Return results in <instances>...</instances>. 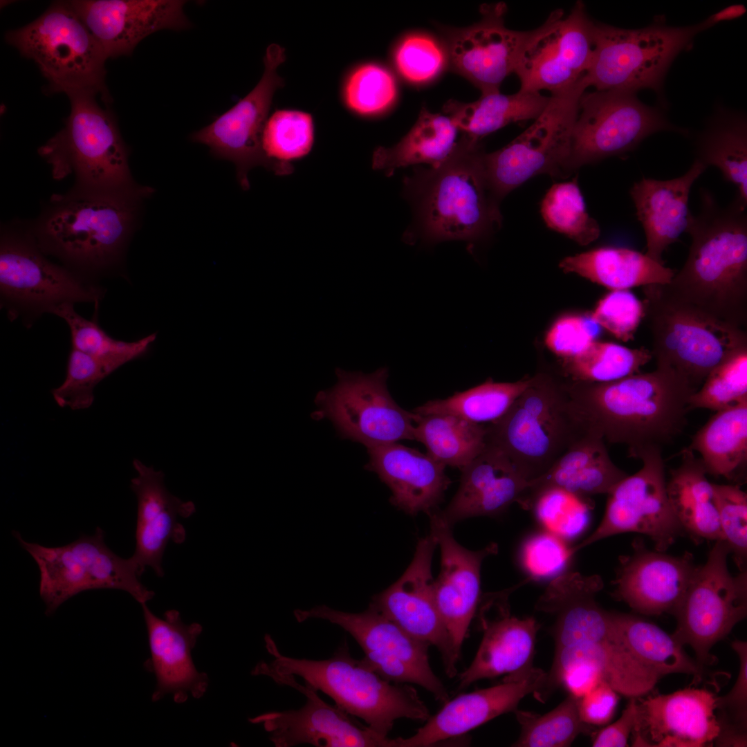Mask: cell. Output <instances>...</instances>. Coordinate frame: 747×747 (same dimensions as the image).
Masks as SVG:
<instances>
[{
  "instance_id": "obj_1",
  "label": "cell",
  "mask_w": 747,
  "mask_h": 747,
  "mask_svg": "<svg viewBox=\"0 0 747 747\" xmlns=\"http://www.w3.org/2000/svg\"><path fill=\"white\" fill-rule=\"evenodd\" d=\"M700 209L688 216L687 259L665 290L733 326H747V205L737 196L721 206L700 190Z\"/></svg>"
},
{
  "instance_id": "obj_2",
  "label": "cell",
  "mask_w": 747,
  "mask_h": 747,
  "mask_svg": "<svg viewBox=\"0 0 747 747\" xmlns=\"http://www.w3.org/2000/svg\"><path fill=\"white\" fill-rule=\"evenodd\" d=\"M566 387L590 428L611 443L625 445L636 459L683 432L690 398L697 391L681 376L659 367L611 382Z\"/></svg>"
},
{
  "instance_id": "obj_3",
  "label": "cell",
  "mask_w": 747,
  "mask_h": 747,
  "mask_svg": "<svg viewBox=\"0 0 747 747\" xmlns=\"http://www.w3.org/2000/svg\"><path fill=\"white\" fill-rule=\"evenodd\" d=\"M480 140L463 135L436 167L418 168L405 180L418 231L427 242L473 243L501 223L499 201L489 184Z\"/></svg>"
},
{
  "instance_id": "obj_4",
  "label": "cell",
  "mask_w": 747,
  "mask_h": 747,
  "mask_svg": "<svg viewBox=\"0 0 747 747\" xmlns=\"http://www.w3.org/2000/svg\"><path fill=\"white\" fill-rule=\"evenodd\" d=\"M265 642L274 658L270 663H259L252 671L253 675L272 679L298 676L305 685L331 697L336 706L362 719L381 736L388 737L398 719L426 721L430 717L428 708L414 687L385 680L362 658L351 657L346 640L331 658L321 661L284 656L269 635H266Z\"/></svg>"
},
{
  "instance_id": "obj_5",
  "label": "cell",
  "mask_w": 747,
  "mask_h": 747,
  "mask_svg": "<svg viewBox=\"0 0 747 747\" xmlns=\"http://www.w3.org/2000/svg\"><path fill=\"white\" fill-rule=\"evenodd\" d=\"M591 430L566 383L539 373L507 412L486 425V443L501 450L529 481Z\"/></svg>"
},
{
  "instance_id": "obj_6",
  "label": "cell",
  "mask_w": 747,
  "mask_h": 747,
  "mask_svg": "<svg viewBox=\"0 0 747 747\" xmlns=\"http://www.w3.org/2000/svg\"><path fill=\"white\" fill-rule=\"evenodd\" d=\"M643 291L656 367L674 371L697 391L716 367L747 348L745 329L674 298L662 284L643 286Z\"/></svg>"
},
{
  "instance_id": "obj_7",
  "label": "cell",
  "mask_w": 747,
  "mask_h": 747,
  "mask_svg": "<svg viewBox=\"0 0 747 747\" xmlns=\"http://www.w3.org/2000/svg\"><path fill=\"white\" fill-rule=\"evenodd\" d=\"M595 595L569 598L554 612L555 655L544 689L567 665L582 662L594 665L602 680L628 698L645 696L661 677L631 652L611 611L602 609Z\"/></svg>"
},
{
  "instance_id": "obj_8",
  "label": "cell",
  "mask_w": 747,
  "mask_h": 747,
  "mask_svg": "<svg viewBox=\"0 0 747 747\" xmlns=\"http://www.w3.org/2000/svg\"><path fill=\"white\" fill-rule=\"evenodd\" d=\"M71 112L63 129L39 149L61 179L74 174L80 190L126 192L139 188L132 179L129 151L111 111L90 92L66 95Z\"/></svg>"
},
{
  "instance_id": "obj_9",
  "label": "cell",
  "mask_w": 747,
  "mask_h": 747,
  "mask_svg": "<svg viewBox=\"0 0 747 747\" xmlns=\"http://www.w3.org/2000/svg\"><path fill=\"white\" fill-rule=\"evenodd\" d=\"M5 39L34 61L48 81L50 92H90L109 102L107 58L68 1L53 2L30 24L8 31Z\"/></svg>"
},
{
  "instance_id": "obj_10",
  "label": "cell",
  "mask_w": 747,
  "mask_h": 747,
  "mask_svg": "<svg viewBox=\"0 0 747 747\" xmlns=\"http://www.w3.org/2000/svg\"><path fill=\"white\" fill-rule=\"evenodd\" d=\"M712 26L706 20L672 27L663 19L640 29H624L596 23V47L582 79L587 89L659 93L676 57L692 46L696 35Z\"/></svg>"
},
{
  "instance_id": "obj_11",
  "label": "cell",
  "mask_w": 747,
  "mask_h": 747,
  "mask_svg": "<svg viewBox=\"0 0 747 747\" xmlns=\"http://www.w3.org/2000/svg\"><path fill=\"white\" fill-rule=\"evenodd\" d=\"M13 535L37 564L39 595L46 615L53 614L73 596L89 590H122L140 605L154 596V592L140 580L141 575L132 558L115 553L107 545L105 533L99 526L93 535L82 534L59 546L28 542L17 531Z\"/></svg>"
},
{
  "instance_id": "obj_12",
  "label": "cell",
  "mask_w": 747,
  "mask_h": 747,
  "mask_svg": "<svg viewBox=\"0 0 747 747\" xmlns=\"http://www.w3.org/2000/svg\"><path fill=\"white\" fill-rule=\"evenodd\" d=\"M80 190L57 199L43 225L49 244L75 261L102 266L120 255L135 224L138 204L152 192Z\"/></svg>"
},
{
  "instance_id": "obj_13",
  "label": "cell",
  "mask_w": 747,
  "mask_h": 747,
  "mask_svg": "<svg viewBox=\"0 0 747 747\" xmlns=\"http://www.w3.org/2000/svg\"><path fill=\"white\" fill-rule=\"evenodd\" d=\"M586 90L581 80L571 89L551 95L527 129L505 147L485 153L486 174L498 200L535 176H565L579 100Z\"/></svg>"
},
{
  "instance_id": "obj_14",
  "label": "cell",
  "mask_w": 747,
  "mask_h": 747,
  "mask_svg": "<svg viewBox=\"0 0 747 747\" xmlns=\"http://www.w3.org/2000/svg\"><path fill=\"white\" fill-rule=\"evenodd\" d=\"M662 131L688 133L659 109L640 102L636 93L585 91L579 100L565 176L583 165L632 151L646 138Z\"/></svg>"
},
{
  "instance_id": "obj_15",
  "label": "cell",
  "mask_w": 747,
  "mask_h": 747,
  "mask_svg": "<svg viewBox=\"0 0 747 747\" xmlns=\"http://www.w3.org/2000/svg\"><path fill=\"white\" fill-rule=\"evenodd\" d=\"M730 553L726 541H715L674 614L677 625L672 635L681 645H690L704 667L716 662L712 647L747 614V571L731 575Z\"/></svg>"
},
{
  "instance_id": "obj_16",
  "label": "cell",
  "mask_w": 747,
  "mask_h": 747,
  "mask_svg": "<svg viewBox=\"0 0 747 747\" xmlns=\"http://www.w3.org/2000/svg\"><path fill=\"white\" fill-rule=\"evenodd\" d=\"M335 374V384L315 396L314 419H329L340 437L366 448L414 440V414L390 395L387 367L371 374L338 367Z\"/></svg>"
},
{
  "instance_id": "obj_17",
  "label": "cell",
  "mask_w": 747,
  "mask_h": 747,
  "mask_svg": "<svg viewBox=\"0 0 747 747\" xmlns=\"http://www.w3.org/2000/svg\"><path fill=\"white\" fill-rule=\"evenodd\" d=\"M299 622L311 618L326 620L349 633L362 647L365 662L382 678L396 683L416 684L445 703L448 692L430 664V644L403 629L371 604L360 613H349L326 605L293 612Z\"/></svg>"
},
{
  "instance_id": "obj_18",
  "label": "cell",
  "mask_w": 747,
  "mask_h": 747,
  "mask_svg": "<svg viewBox=\"0 0 747 747\" xmlns=\"http://www.w3.org/2000/svg\"><path fill=\"white\" fill-rule=\"evenodd\" d=\"M596 30L582 1L568 14L553 11L542 25L529 30L522 48L514 73L519 90L553 95L578 84L593 55Z\"/></svg>"
},
{
  "instance_id": "obj_19",
  "label": "cell",
  "mask_w": 747,
  "mask_h": 747,
  "mask_svg": "<svg viewBox=\"0 0 747 747\" xmlns=\"http://www.w3.org/2000/svg\"><path fill=\"white\" fill-rule=\"evenodd\" d=\"M286 59L279 45L268 46L264 57V70L255 88L243 98L210 124L191 136L193 142L208 146L211 154L219 159L232 162L241 187H250L249 171L263 166L279 176L293 172L290 163L276 164L269 160L262 150L261 136L275 92L284 81L277 68Z\"/></svg>"
},
{
  "instance_id": "obj_20",
  "label": "cell",
  "mask_w": 747,
  "mask_h": 747,
  "mask_svg": "<svg viewBox=\"0 0 747 747\" xmlns=\"http://www.w3.org/2000/svg\"><path fill=\"white\" fill-rule=\"evenodd\" d=\"M638 459L641 468L619 481L607 494L603 518L578 545L573 555L591 544L624 533L648 536L656 551L665 552L684 532L672 509L667 492L662 449L649 448Z\"/></svg>"
},
{
  "instance_id": "obj_21",
  "label": "cell",
  "mask_w": 747,
  "mask_h": 747,
  "mask_svg": "<svg viewBox=\"0 0 747 747\" xmlns=\"http://www.w3.org/2000/svg\"><path fill=\"white\" fill-rule=\"evenodd\" d=\"M506 6L483 4L480 20L463 28L441 27L447 64L481 92L499 91L502 82L515 73L529 30L505 25Z\"/></svg>"
},
{
  "instance_id": "obj_22",
  "label": "cell",
  "mask_w": 747,
  "mask_h": 747,
  "mask_svg": "<svg viewBox=\"0 0 747 747\" xmlns=\"http://www.w3.org/2000/svg\"><path fill=\"white\" fill-rule=\"evenodd\" d=\"M522 581L509 589L481 597L477 608L482 639L471 664L459 675L457 691L473 683L506 674L503 681L519 680L535 670L533 665L540 625L533 617L511 615L508 598Z\"/></svg>"
},
{
  "instance_id": "obj_23",
  "label": "cell",
  "mask_w": 747,
  "mask_h": 747,
  "mask_svg": "<svg viewBox=\"0 0 747 747\" xmlns=\"http://www.w3.org/2000/svg\"><path fill=\"white\" fill-rule=\"evenodd\" d=\"M273 680L306 697L305 705L298 710L268 712L248 719L251 723L263 726L276 747L305 744L318 747H396L395 738L378 735L339 706L328 704L317 690L298 683L295 676Z\"/></svg>"
},
{
  "instance_id": "obj_24",
  "label": "cell",
  "mask_w": 747,
  "mask_h": 747,
  "mask_svg": "<svg viewBox=\"0 0 747 747\" xmlns=\"http://www.w3.org/2000/svg\"><path fill=\"white\" fill-rule=\"evenodd\" d=\"M437 543L432 534L419 539L410 564L394 584L372 598L371 604L412 636L436 647L445 674L456 675L452 643L439 611L432 574Z\"/></svg>"
},
{
  "instance_id": "obj_25",
  "label": "cell",
  "mask_w": 747,
  "mask_h": 747,
  "mask_svg": "<svg viewBox=\"0 0 747 747\" xmlns=\"http://www.w3.org/2000/svg\"><path fill=\"white\" fill-rule=\"evenodd\" d=\"M717 696L706 688H687L667 694L636 698L633 746L701 747L719 732Z\"/></svg>"
},
{
  "instance_id": "obj_26",
  "label": "cell",
  "mask_w": 747,
  "mask_h": 747,
  "mask_svg": "<svg viewBox=\"0 0 747 747\" xmlns=\"http://www.w3.org/2000/svg\"><path fill=\"white\" fill-rule=\"evenodd\" d=\"M68 1L107 59L130 55L142 39L155 32L182 30L192 26L182 0Z\"/></svg>"
},
{
  "instance_id": "obj_27",
  "label": "cell",
  "mask_w": 747,
  "mask_h": 747,
  "mask_svg": "<svg viewBox=\"0 0 747 747\" xmlns=\"http://www.w3.org/2000/svg\"><path fill=\"white\" fill-rule=\"evenodd\" d=\"M430 533L441 550V571L434 589L437 607L450 636L456 658L481 599L480 570L483 560L497 553L498 546L491 543L484 548L471 551L454 539L451 526L434 510L429 514Z\"/></svg>"
},
{
  "instance_id": "obj_28",
  "label": "cell",
  "mask_w": 747,
  "mask_h": 747,
  "mask_svg": "<svg viewBox=\"0 0 747 747\" xmlns=\"http://www.w3.org/2000/svg\"><path fill=\"white\" fill-rule=\"evenodd\" d=\"M632 548L631 554L620 557L613 596L643 615H674L698 567L693 555L652 551L639 538Z\"/></svg>"
},
{
  "instance_id": "obj_29",
  "label": "cell",
  "mask_w": 747,
  "mask_h": 747,
  "mask_svg": "<svg viewBox=\"0 0 747 747\" xmlns=\"http://www.w3.org/2000/svg\"><path fill=\"white\" fill-rule=\"evenodd\" d=\"M137 472L131 481L136 496L138 509L135 531V550L131 557L139 573L150 567L158 577L164 575L162 562L169 542L183 543L186 531L180 518L191 516L196 510L192 501H183L165 487L160 470L134 459Z\"/></svg>"
},
{
  "instance_id": "obj_30",
  "label": "cell",
  "mask_w": 747,
  "mask_h": 747,
  "mask_svg": "<svg viewBox=\"0 0 747 747\" xmlns=\"http://www.w3.org/2000/svg\"><path fill=\"white\" fill-rule=\"evenodd\" d=\"M140 605L150 650L147 667L156 679L152 700L159 701L167 694H172L178 703L187 701L190 694L201 698L207 691L209 679L196 669L192 652L202 626L185 623L177 610H168L161 618L147 603Z\"/></svg>"
},
{
  "instance_id": "obj_31",
  "label": "cell",
  "mask_w": 747,
  "mask_h": 747,
  "mask_svg": "<svg viewBox=\"0 0 747 747\" xmlns=\"http://www.w3.org/2000/svg\"><path fill=\"white\" fill-rule=\"evenodd\" d=\"M546 675L536 668L521 679L503 681L499 685L459 694L445 702L414 735L395 738L396 747L433 746L460 737L501 714L514 712L526 696L538 697Z\"/></svg>"
},
{
  "instance_id": "obj_32",
  "label": "cell",
  "mask_w": 747,
  "mask_h": 747,
  "mask_svg": "<svg viewBox=\"0 0 747 747\" xmlns=\"http://www.w3.org/2000/svg\"><path fill=\"white\" fill-rule=\"evenodd\" d=\"M0 288L8 298L47 311L64 302L97 301L100 295L30 245L10 239L1 244Z\"/></svg>"
},
{
  "instance_id": "obj_33",
  "label": "cell",
  "mask_w": 747,
  "mask_h": 747,
  "mask_svg": "<svg viewBox=\"0 0 747 747\" xmlns=\"http://www.w3.org/2000/svg\"><path fill=\"white\" fill-rule=\"evenodd\" d=\"M365 468L377 474L390 489L392 505L410 515L429 514L443 499L451 481L445 465L398 442L367 448Z\"/></svg>"
},
{
  "instance_id": "obj_34",
  "label": "cell",
  "mask_w": 747,
  "mask_h": 747,
  "mask_svg": "<svg viewBox=\"0 0 747 747\" xmlns=\"http://www.w3.org/2000/svg\"><path fill=\"white\" fill-rule=\"evenodd\" d=\"M461 471L456 493L443 510H436L451 527L469 517L503 512L517 503L528 482L501 450L487 443Z\"/></svg>"
},
{
  "instance_id": "obj_35",
  "label": "cell",
  "mask_w": 747,
  "mask_h": 747,
  "mask_svg": "<svg viewBox=\"0 0 747 747\" xmlns=\"http://www.w3.org/2000/svg\"><path fill=\"white\" fill-rule=\"evenodd\" d=\"M707 167L694 160L683 175L668 180L643 177L629 194L646 239L645 255L664 264L663 254L685 232L691 188Z\"/></svg>"
},
{
  "instance_id": "obj_36",
  "label": "cell",
  "mask_w": 747,
  "mask_h": 747,
  "mask_svg": "<svg viewBox=\"0 0 747 747\" xmlns=\"http://www.w3.org/2000/svg\"><path fill=\"white\" fill-rule=\"evenodd\" d=\"M627 474L609 457L603 437L590 430L571 445L541 476L527 482L517 503L530 510L537 495L549 488H560L589 498L608 494Z\"/></svg>"
},
{
  "instance_id": "obj_37",
  "label": "cell",
  "mask_w": 747,
  "mask_h": 747,
  "mask_svg": "<svg viewBox=\"0 0 747 747\" xmlns=\"http://www.w3.org/2000/svg\"><path fill=\"white\" fill-rule=\"evenodd\" d=\"M680 465L670 470L667 482L669 501L683 531L696 540H723L712 483L701 458L688 447L681 450Z\"/></svg>"
},
{
  "instance_id": "obj_38",
  "label": "cell",
  "mask_w": 747,
  "mask_h": 747,
  "mask_svg": "<svg viewBox=\"0 0 747 747\" xmlns=\"http://www.w3.org/2000/svg\"><path fill=\"white\" fill-rule=\"evenodd\" d=\"M560 267L611 290L669 284L675 271L626 248L600 247L562 259Z\"/></svg>"
},
{
  "instance_id": "obj_39",
  "label": "cell",
  "mask_w": 747,
  "mask_h": 747,
  "mask_svg": "<svg viewBox=\"0 0 747 747\" xmlns=\"http://www.w3.org/2000/svg\"><path fill=\"white\" fill-rule=\"evenodd\" d=\"M458 131L448 116L433 113L423 107L414 126L398 143L374 151L372 167L389 176L396 169L412 165L436 167L454 149Z\"/></svg>"
},
{
  "instance_id": "obj_40",
  "label": "cell",
  "mask_w": 747,
  "mask_h": 747,
  "mask_svg": "<svg viewBox=\"0 0 747 747\" xmlns=\"http://www.w3.org/2000/svg\"><path fill=\"white\" fill-rule=\"evenodd\" d=\"M548 100L549 97L541 93L519 90L505 95L498 91L481 94L472 102L449 100L443 111L463 135L481 140L510 123L535 119Z\"/></svg>"
},
{
  "instance_id": "obj_41",
  "label": "cell",
  "mask_w": 747,
  "mask_h": 747,
  "mask_svg": "<svg viewBox=\"0 0 747 747\" xmlns=\"http://www.w3.org/2000/svg\"><path fill=\"white\" fill-rule=\"evenodd\" d=\"M688 448L701 454L707 474L733 479L747 461V401L716 412Z\"/></svg>"
},
{
  "instance_id": "obj_42",
  "label": "cell",
  "mask_w": 747,
  "mask_h": 747,
  "mask_svg": "<svg viewBox=\"0 0 747 747\" xmlns=\"http://www.w3.org/2000/svg\"><path fill=\"white\" fill-rule=\"evenodd\" d=\"M694 160L707 168H718L747 205V124L743 115L721 111L710 120L697 136Z\"/></svg>"
},
{
  "instance_id": "obj_43",
  "label": "cell",
  "mask_w": 747,
  "mask_h": 747,
  "mask_svg": "<svg viewBox=\"0 0 747 747\" xmlns=\"http://www.w3.org/2000/svg\"><path fill=\"white\" fill-rule=\"evenodd\" d=\"M611 612L633 655L661 678L682 673L692 675L694 681L701 682L706 677L705 667L690 658L672 634L637 616Z\"/></svg>"
},
{
  "instance_id": "obj_44",
  "label": "cell",
  "mask_w": 747,
  "mask_h": 747,
  "mask_svg": "<svg viewBox=\"0 0 747 747\" xmlns=\"http://www.w3.org/2000/svg\"><path fill=\"white\" fill-rule=\"evenodd\" d=\"M414 440L427 454L445 466L461 470L486 445V425L446 414L414 413Z\"/></svg>"
},
{
  "instance_id": "obj_45",
  "label": "cell",
  "mask_w": 747,
  "mask_h": 747,
  "mask_svg": "<svg viewBox=\"0 0 747 747\" xmlns=\"http://www.w3.org/2000/svg\"><path fill=\"white\" fill-rule=\"evenodd\" d=\"M531 381L528 377L513 382H496L489 379L446 398L430 400L413 412L421 415L446 414L477 424L491 423L507 412Z\"/></svg>"
},
{
  "instance_id": "obj_46",
  "label": "cell",
  "mask_w": 747,
  "mask_h": 747,
  "mask_svg": "<svg viewBox=\"0 0 747 747\" xmlns=\"http://www.w3.org/2000/svg\"><path fill=\"white\" fill-rule=\"evenodd\" d=\"M653 358L651 351L594 341L580 354L562 359V371L572 382H607L640 373Z\"/></svg>"
},
{
  "instance_id": "obj_47",
  "label": "cell",
  "mask_w": 747,
  "mask_h": 747,
  "mask_svg": "<svg viewBox=\"0 0 747 747\" xmlns=\"http://www.w3.org/2000/svg\"><path fill=\"white\" fill-rule=\"evenodd\" d=\"M579 698L569 694L557 707L540 715L533 712L514 711L521 727L516 747L570 746L580 734L590 733L593 726L580 719Z\"/></svg>"
},
{
  "instance_id": "obj_48",
  "label": "cell",
  "mask_w": 747,
  "mask_h": 747,
  "mask_svg": "<svg viewBox=\"0 0 747 747\" xmlns=\"http://www.w3.org/2000/svg\"><path fill=\"white\" fill-rule=\"evenodd\" d=\"M540 211L549 228L580 245L587 246L600 236V225L587 211L576 178L553 185L542 201Z\"/></svg>"
},
{
  "instance_id": "obj_49",
  "label": "cell",
  "mask_w": 747,
  "mask_h": 747,
  "mask_svg": "<svg viewBox=\"0 0 747 747\" xmlns=\"http://www.w3.org/2000/svg\"><path fill=\"white\" fill-rule=\"evenodd\" d=\"M131 360L124 356H95L73 348L68 357L66 378L52 391L54 400L61 407L73 410L89 408L94 400L95 387Z\"/></svg>"
},
{
  "instance_id": "obj_50",
  "label": "cell",
  "mask_w": 747,
  "mask_h": 747,
  "mask_svg": "<svg viewBox=\"0 0 747 747\" xmlns=\"http://www.w3.org/2000/svg\"><path fill=\"white\" fill-rule=\"evenodd\" d=\"M311 115L297 110L275 111L267 120L261 136L266 157L276 164L290 163L311 150L315 138Z\"/></svg>"
},
{
  "instance_id": "obj_51",
  "label": "cell",
  "mask_w": 747,
  "mask_h": 747,
  "mask_svg": "<svg viewBox=\"0 0 747 747\" xmlns=\"http://www.w3.org/2000/svg\"><path fill=\"white\" fill-rule=\"evenodd\" d=\"M396 95L394 76L387 68L376 63L356 66L349 72L342 86L346 106L363 116L385 112L394 102Z\"/></svg>"
},
{
  "instance_id": "obj_52",
  "label": "cell",
  "mask_w": 747,
  "mask_h": 747,
  "mask_svg": "<svg viewBox=\"0 0 747 747\" xmlns=\"http://www.w3.org/2000/svg\"><path fill=\"white\" fill-rule=\"evenodd\" d=\"M747 401V348L716 367L690 397L689 409L717 412Z\"/></svg>"
},
{
  "instance_id": "obj_53",
  "label": "cell",
  "mask_w": 747,
  "mask_h": 747,
  "mask_svg": "<svg viewBox=\"0 0 747 747\" xmlns=\"http://www.w3.org/2000/svg\"><path fill=\"white\" fill-rule=\"evenodd\" d=\"M73 303L59 304L48 311L64 319L68 325L73 348L95 356H124L134 360L146 353L156 339V333L135 342L115 340L108 335L95 322L77 314Z\"/></svg>"
},
{
  "instance_id": "obj_54",
  "label": "cell",
  "mask_w": 747,
  "mask_h": 747,
  "mask_svg": "<svg viewBox=\"0 0 747 747\" xmlns=\"http://www.w3.org/2000/svg\"><path fill=\"white\" fill-rule=\"evenodd\" d=\"M593 504L560 488L542 492L533 501L532 510L546 531L566 540L575 538L587 528Z\"/></svg>"
},
{
  "instance_id": "obj_55",
  "label": "cell",
  "mask_w": 747,
  "mask_h": 747,
  "mask_svg": "<svg viewBox=\"0 0 747 747\" xmlns=\"http://www.w3.org/2000/svg\"><path fill=\"white\" fill-rule=\"evenodd\" d=\"M731 647L739 659V670L730 691L717 697L716 715L719 732L713 743L717 746H746L747 643L735 640Z\"/></svg>"
},
{
  "instance_id": "obj_56",
  "label": "cell",
  "mask_w": 747,
  "mask_h": 747,
  "mask_svg": "<svg viewBox=\"0 0 747 747\" xmlns=\"http://www.w3.org/2000/svg\"><path fill=\"white\" fill-rule=\"evenodd\" d=\"M393 59L399 74L416 84L432 80L447 64L443 46L431 37L422 34L403 38L394 51Z\"/></svg>"
},
{
  "instance_id": "obj_57",
  "label": "cell",
  "mask_w": 747,
  "mask_h": 747,
  "mask_svg": "<svg viewBox=\"0 0 747 747\" xmlns=\"http://www.w3.org/2000/svg\"><path fill=\"white\" fill-rule=\"evenodd\" d=\"M723 539L740 571L747 557V495L738 486L712 483Z\"/></svg>"
},
{
  "instance_id": "obj_58",
  "label": "cell",
  "mask_w": 747,
  "mask_h": 747,
  "mask_svg": "<svg viewBox=\"0 0 747 747\" xmlns=\"http://www.w3.org/2000/svg\"><path fill=\"white\" fill-rule=\"evenodd\" d=\"M592 318L616 338L627 342L634 334L643 318V302L628 290H616L599 300Z\"/></svg>"
},
{
  "instance_id": "obj_59",
  "label": "cell",
  "mask_w": 747,
  "mask_h": 747,
  "mask_svg": "<svg viewBox=\"0 0 747 747\" xmlns=\"http://www.w3.org/2000/svg\"><path fill=\"white\" fill-rule=\"evenodd\" d=\"M573 555L564 540L546 531L528 538L522 550L523 566L532 580L558 575Z\"/></svg>"
},
{
  "instance_id": "obj_60",
  "label": "cell",
  "mask_w": 747,
  "mask_h": 747,
  "mask_svg": "<svg viewBox=\"0 0 747 747\" xmlns=\"http://www.w3.org/2000/svg\"><path fill=\"white\" fill-rule=\"evenodd\" d=\"M601 326L591 314L569 315L559 318L548 331L547 347L562 359L584 351L600 335Z\"/></svg>"
},
{
  "instance_id": "obj_61",
  "label": "cell",
  "mask_w": 747,
  "mask_h": 747,
  "mask_svg": "<svg viewBox=\"0 0 747 747\" xmlns=\"http://www.w3.org/2000/svg\"><path fill=\"white\" fill-rule=\"evenodd\" d=\"M618 694L607 683L600 681L579 698L578 712L582 721L592 726L607 723L615 713Z\"/></svg>"
},
{
  "instance_id": "obj_62",
  "label": "cell",
  "mask_w": 747,
  "mask_h": 747,
  "mask_svg": "<svg viewBox=\"0 0 747 747\" xmlns=\"http://www.w3.org/2000/svg\"><path fill=\"white\" fill-rule=\"evenodd\" d=\"M636 713V698L629 701L621 716L614 723L594 734L593 747H625L633 730Z\"/></svg>"
},
{
  "instance_id": "obj_63",
  "label": "cell",
  "mask_w": 747,
  "mask_h": 747,
  "mask_svg": "<svg viewBox=\"0 0 747 747\" xmlns=\"http://www.w3.org/2000/svg\"><path fill=\"white\" fill-rule=\"evenodd\" d=\"M746 11V9L744 5H732L710 15L706 20L712 26L721 21L737 19L742 16Z\"/></svg>"
}]
</instances>
